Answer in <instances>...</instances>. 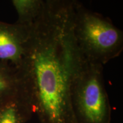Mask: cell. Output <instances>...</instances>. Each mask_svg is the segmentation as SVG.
<instances>
[{
    "mask_svg": "<svg viewBox=\"0 0 123 123\" xmlns=\"http://www.w3.org/2000/svg\"><path fill=\"white\" fill-rule=\"evenodd\" d=\"M72 0H47L29 26L22 73L40 123H77L72 86L84 58L73 34Z\"/></svg>",
    "mask_w": 123,
    "mask_h": 123,
    "instance_id": "6da1fadb",
    "label": "cell"
},
{
    "mask_svg": "<svg viewBox=\"0 0 123 123\" xmlns=\"http://www.w3.org/2000/svg\"><path fill=\"white\" fill-rule=\"evenodd\" d=\"M73 34L86 61L103 66L123 50V31L111 20L74 1Z\"/></svg>",
    "mask_w": 123,
    "mask_h": 123,
    "instance_id": "7a4b0ae2",
    "label": "cell"
},
{
    "mask_svg": "<svg viewBox=\"0 0 123 123\" xmlns=\"http://www.w3.org/2000/svg\"><path fill=\"white\" fill-rule=\"evenodd\" d=\"M71 102L77 123H111L112 110L103 66L84 59L72 86Z\"/></svg>",
    "mask_w": 123,
    "mask_h": 123,
    "instance_id": "3957f363",
    "label": "cell"
},
{
    "mask_svg": "<svg viewBox=\"0 0 123 123\" xmlns=\"http://www.w3.org/2000/svg\"><path fill=\"white\" fill-rule=\"evenodd\" d=\"M28 38L29 26L0 21V63L19 68Z\"/></svg>",
    "mask_w": 123,
    "mask_h": 123,
    "instance_id": "277c9868",
    "label": "cell"
},
{
    "mask_svg": "<svg viewBox=\"0 0 123 123\" xmlns=\"http://www.w3.org/2000/svg\"><path fill=\"white\" fill-rule=\"evenodd\" d=\"M28 91L0 105V123H26L34 113Z\"/></svg>",
    "mask_w": 123,
    "mask_h": 123,
    "instance_id": "5b68a950",
    "label": "cell"
},
{
    "mask_svg": "<svg viewBox=\"0 0 123 123\" xmlns=\"http://www.w3.org/2000/svg\"><path fill=\"white\" fill-rule=\"evenodd\" d=\"M27 89L25 80L19 69L0 63V105Z\"/></svg>",
    "mask_w": 123,
    "mask_h": 123,
    "instance_id": "8992f818",
    "label": "cell"
},
{
    "mask_svg": "<svg viewBox=\"0 0 123 123\" xmlns=\"http://www.w3.org/2000/svg\"><path fill=\"white\" fill-rule=\"evenodd\" d=\"M44 2L43 0H13L12 3L18 15L16 22L25 26L31 25L41 15Z\"/></svg>",
    "mask_w": 123,
    "mask_h": 123,
    "instance_id": "52a82bcc",
    "label": "cell"
}]
</instances>
